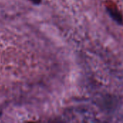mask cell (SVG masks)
I'll use <instances>...</instances> for the list:
<instances>
[{"mask_svg": "<svg viewBox=\"0 0 123 123\" xmlns=\"http://www.w3.org/2000/svg\"><path fill=\"white\" fill-rule=\"evenodd\" d=\"M105 6L107 7V12L112 17V19L115 20L117 23L123 25V16L121 12L118 9L117 4L111 0H107L105 3Z\"/></svg>", "mask_w": 123, "mask_h": 123, "instance_id": "obj_1", "label": "cell"}, {"mask_svg": "<svg viewBox=\"0 0 123 123\" xmlns=\"http://www.w3.org/2000/svg\"><path fill=\"white\" fill-rule=\"evenodd\" d=\"M32 1L34 2H40V0H32Z\"/></svg>", "mask_w": 123, "mask_h": 123, "instance_id": "obj_2", "label": "cell"}]
</instances>
